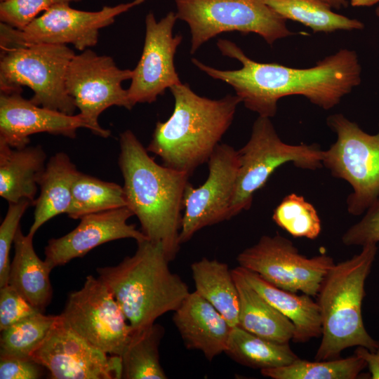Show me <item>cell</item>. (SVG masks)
I'll return each mask as SVG.
<instances>
[{"label":"cell","mask_w":379,"mask_h":379,"mask_svg":"<svg viewBox=\"0 0 379 379\" xmlns=\"http://www.w3.org/2000/svg\"><path fill=\"white\" fill-rule=\"evenodd\" d=\"M217 46L223 55L239 60L242 67L222 70L196 58L192 62L209 77L231 86L244 106L260 117H274L278 100L293 95L328 110L361 83V67L352 50L340 49L312 67L299 69L255 62L230 40L220 39Z\"/></svg>","instance_id":"obj_1"},{"label":"cell","mask_w":379,"mask_h":379,"mask_svg":"<svg viewBox=\"0 0 379 379\" xmlns=\"http://www.w3.org/2000/svg\"><path fill=\"white\" fill-rule=\"evenodd\" d=\"M119 166L127 206L147 239L162 244L170 261L179 251L183 197L190 175L158 164L130 130L120 134Z\"/></svg>","instance_id":"obj_2"},{"label":"cell","mask_w":379,"mask_h":379,"mask_svg":"<svg viewBox=\"0 0 379 379\" xmlns=\"http://www.w3.org/2000/svg\"><path fill=\"white\" fill-rule=\"evenodd\" d=\"M170 91L173 112L166 121L157 123L146 149L160 157L164 166L190 175L208 162L241 101L237 95L218 100L201 97L187 84L173 86Z\"/></svg>","instance_id":"obj_3"},{"label":"cell","mask_w":379,"mask_h":379,"mask_svg":"<svg viewBox=\"0 0 379 379\" xmlns=\"http://www.w3.org/2000/svg\"><path fill=\"white\" fill-rule=\"evenodd\" d=\"M137 244L132 256L115 266L96 270L132 331L146 328L165 313L174 312L190 293L186 283L170 270L162 244L148 239Z\"/></svg>","instance_id":"obj_4"},{"label":"cell","mask_w":379,"mask_h":379,"mask_svg":"<svg viewBox=\"0 0 379 379\" xmlns=\"http://www.w3.org/2000/svg\"><path fill=\"white\" fill-rule=\"evenodd\" d=\"M377 252L375 244L365 245L359 254L335 264L324 278L317 294L322 333L315 360L337 359L354 346L377 350L379 341L367 332L361 315L365 282Z\"/></svg>","instance_id":"obj_5"},{"label":"cell","mask_w":379,"mask_h":379,"mask_svg":"<svg viewBox=\"0 0 379 379\" xmlns=\"http://www.w3.org/2000/svg\"><path fill=\"white\" fill-rule=\"evenodd\" d=\"M75 53L65 44H31L1 53L0 89L10 93H34L29 99L36 105L72 115L77 109L68 94L65 78Z\"/></svg>","instance_id":"obj_6"},{"label":"cell","mask_w":379,"mask_h":379,"mask_svg":"<svg viewBox=\"0 0 379 379\" xmlns=\"http://www.w3.org/2000/svg\"><path fill=\"white\" fill-rule=\"evenodd\" d=\"M238 151L239 169L230 205V216L248 210L255 192L281 165L292 162L297 168L315 170L323 166L324 150L317 144L290 145L279 137L270 118L254 121L251 137Z\"/></svg>","instance_id":"obj_7"},{"label":"cell","mask_w":379,"mask_h":379,"mask_svg":"<svg viewBox=\"0 0 379 379\" xmlns=\"http://www.w3.org/2000/svg\"><path fill=\"white\" fill-rule=\"evenodd\" d=\"M176 16L190 29V53L215 36L230 32L255 33L270 45L295 34L286 20L262 0H173Z\"/></svg>","instance_id":"obj_8"},{"label":"cell","mask_w":379,"mask_h":379,"mask_svg":"<svg viewBox=\"0 0 379 379\" xmlns=\"http://www.w3.org/2000/svg\"><path fill=\"white\" fill-rule=\"evenodd\" d=\"M326 124L337 138L324 150L323 166L351 185L347 211L361 215L379 197V130L368 134L343 114L329 115Z\"/></svg>","instance_id":"obj_9"},{"label":"cell","mask_w":379,"mask_h":379,"mask_svg":"<svg viewBox=\"0 0 379 379\" xmlns=\"http://www.w3.org/2000/svg\"><path fill=\"white\" fill-rule=\"evenodd\" d=\"M131 69L119 68L112 58L90 48L75 54L67 68L65 86L79 114L95 135L108 138L111 132L98 123L100 114L112 106L131 109L128 90L122 83L131 79Z\"/></svg>","instance_id":"obj_10"},{"label":"cell","mask_w":379,"mask_h":379,"mask_svg":"<svg viewBox=\"0 0 379 379\" xmlns=\"http://www.w3.org/2000/svg\"><path fill=\"white\" fill-rule=\"evenodd\" d=\"M239 266L253 271L271 284L293 293L317 295L321 282L335 265L326 255L307 258L289 239L263 235L237 256Z\"/></svg>","instance_id":"obj_11"},{"label":"cell","mask_w":379,"mask_h":379,"mask_svg":"<svg viewBox=\"0 0 379 379\" xmlns=\"http://www.w3.org/2000/svg\"><path fill=\"white\" fill-rule=\"evenodd\" d=\"M60 315L79 335L109 355L121 356L132 333L113 294L99 278L88 275L71 292Z\"/></svg>","instance_id":"obj_12"},{"label":"cell","mask_w":379,"mask_h":379,"mask_svg":"<svg viewBox=\"0 0 379 379\" xmlns=\"http://www.w3.org/2000/svg\"><path fill=\"white\" fill-rule=\"evenodd\" d=\"M31 357L53 379H120V356L109 355L75 332L58 314L51 330Z\"/></svg>","instance_id":"obj_13"},{"label":"cell","mask_w":379,"mask_h":379,"mask_svg":"<svg viewBox=\"0 0 379 379\" xmlns=\"http://www.w3.org/2000/svg\"><path fill=\"white\" fill-rule=\"evenodd\" d=\"M208 176L199 187L188 182L184 192L180 244L202 228L231 218L230 205L239 166L238 151L219 144L208 161Z\"/></svg>","instance_id":"obj_14"},{"label":"cell","mask_w":379,"mask_h":379,"mask_svg":"<svg viewBox=\"0 0 379 379\" xmlns=\"http://www.w3.org/2000/svg\"><path fill=\"white\" fill-rule=\"evenodd\" d=\"M145 1L105 6L96 11L77 10L69 4H57L37 17L24 30L15 28L16 46L71 44L83 51L98 43L100 29L112 25L116 17Z\"/></svg>","instance_id":"obj_15"},{"label":"cell","mask_w":379,"mask_h":379,"mask_svg":"<svg viewBox=\"0 0 379 379\" xmlns=\"http://www.w3.org/2000/svg\"><path fill=\"white\" fill-rule=\"evenodd\" d=\"M177 20L175 13L171 11L159 21L152 12L147 14L142 55L127 89L133 107L137 103H152L167 88L182 83L174 65L182 39L181 35L173 34Z\"/></svg>","instance_id":"obj_16"},{"label":"cell","mask_w":379,"mask_h":379,"mask_svg":"<svg viewBox=\"0 0 379 379\" xmlns=\"http://www.w3.org/2000/svg\"><path fill=\"white\" fill-rule=\"evenodd\" d=\"M133 215L131 210L125 206L81 217L79 224L70 232L48 241L45 262L52 270L109 241L126 238L134 239L136 242L147 239L135 225L128 224Z\"/></svg>","instance_id":"obj_17"},{"label":"cell","mask_w":379,"mask_h":379,"mask_svg":"<svg viewBox=\"0 0 379 379\" xmlns=\"http://www.w3.org/2000/svg\"><path fill=\"white\" fill-rule=\"evenodd\" d=\"M21 91L1 92L0 140L13 148L27 146L29 135L47 133L75 138L79 128L88 129L79 114L70 115L39 106Z\"/></svg>","instance_id":"obj_18"},{"label":"cell","mask_w":379,"mask_h":379,"mask_svg":"<svg viewBox=\"0 0 379 379\" xmlns=\"http://www.w3.org/2000/svg\"><path fill=\"white\" fill-rule=\"evenodd\" d=\"M173 321L187 349L201 351L208 361L225 352L232 326L195 291L174 311Z\"/></svg>","instance_id":"obj_19"},{"label":"cell","mask_w":379,"mask_h":379,"mask_svg":"<svg viewBox=\"0 0 379 379\" xmlns=\"http://www.w3.org/2000/svg\"><path fill=\"white\" fill-rule=\"evenodd\" d=\"M46 154L41 145L13 148L0 140V196L8 203L34 205Z\"/></svg>","instance_id":"obj_20"},{"label":"cell","mask_w":379,"mask_h":379,"mask_svg":"<svg viewBox=\"0 0 379 379\" xmlns=\"http://www.w3.org/2000/svg\"><path fill=\"white\" fill-rule=\"evenodd\" d=\"M246 281L270 304L290 319L295 326L293 342L307 343L321 335L322 325L319 306L310 295H297L279 288L255 272L237 267Z\"/></svg>","instance_id":"obj_21"},{"label":"cell","mask_w":379,"mask_h":379,"mask_svg":"<svg viewBox=\"0 0 379 379\" xmlns=\"http://www.w3.org/2000/svg\"><path fill=\"white\" fill-rule=\"evenodd\" d=\"M32 239L28 234L25 235L20 227L18 228L13 241L15 255L10 265L8 284L44 312L53 295L49 278L51 270L36 255Z\"/></svg>","instance_id":"obj_22"},{"label":"cell","mask_w":379,"mask_h":379,"mask_svg":"<svg viewBox=\"0 0 379 379\" xmlns=\"http://www.w3.org/2000/svg\"><path fill=\"white\" fill-rule=\"evenodd\" d=\"M232 273L239 296L238 326L272 342L289 343L295 333L292 321L263 298L237 267Z\"/></svg>","instance_id":"obj_23"},{"label":"cell","mask_w":379,"mask_h":379,"mask_svg":"<svg viewBox=\"0 0 379 379\" xmlns=\"http://www.w3.org/2000/svg\"><path fill=\"white\" fill-rule=\"evenodd\" d=\"M79 172L66 153L58 152L49 159L39 181L40 193L33 205L34 221L29 235L34 237L48 220L67 213L71 204L72 185Z\"/></svg>","instance_id":"obj_24"},{"label":"cell","mask_w":379,"mask_h":379,"mask_svg":"<svg viewBox=\"0 0 379 379\" xmlns=\"http://www.w3.org/2000/svg\"><path fill=\"white\" fill-rule=\"evenodd\" d=\"M195 291L209 302L233 327L238 326L239 292L232 270L218 260L206 258L191 265Z\"/></svg>","instance_id":"obj_25"},{"label":"cell","mask_w":379,"mask_h":379,"mask_svg":"<svg viewBox=\"0 0 379 379\" xmlns=\"http://www.w3.org/2000/svg\"><path fill=\"white\" fill-rule=\"evenodd\" d=\"M225 353L238 364L260 371L286 366L299 358L288 343L266 340L238 326L231 328Z\"/></svg>","instance_id":"obj_26"},{"label":"cell","mask_w":379,"mask_h":379,"mask_svg":"<svg viewBox=\"0 0 379 379\" xmlns=\"http://www.w3.org/2000/svg\"><path fill=\"white\" fill-rule=\"evenodd\" d=\"M165 333L164 328L153 324L132 331L131 338L121 356L122 378L166 379L159 359V347Z\"/></svg>","instance_id":"obj_27"},{"label":"cell","mask_w":379,"mask_h":379,"mask_svg":"<svg viewBox=\"0 0 379 379\" xmlns=\"http://www.w3.org/2000/svg\"><path fill=\"white\" fill-rule=\"evenodd\" d=\"M286 20H291L310 27L314 32L362 29L364 25L332 11L322 0H262Z\"/></svg>","instance_id":"obj_28"},{"label":"cell","mask_w":379,"mask_h":379,"mask_svg":"<svg viewBox=\"0 0 379 379\" xmlns=\"http://www.w3.org/2000/svg\"><path fill=\"white\" fill-rule=\"evenodd\" d=\"M127 206L123 187L79 172L72 185V200L67 212L72 219Z\"/></svg>","instance_id":"obj_29"},{"label":"cell","mask_w":379,"mask_h":379,"mask_svg":"<svg viewBox=\"0 0 379 379\" xmlns=\"http://www.w3.org/2000/svg\"><path fill=\"white\" fill-rule=\"evenodd\" d=\"M366 366L365 361L354 354L315 361L298 358L288 365L263 369L260 373L273 379H354Z\"/></svg>","instance_id":"obj_30"},{"label":"cell","mask_w":379,"mask_h":379,"mask_svg":"<svg viewBox=\"0 0 379 379\" xmlns=\"http://www.w3.org/2000/svg\"><path fill=\"white\" fill-rule=\"evenodd\" d=\"M57 317L39 312L1 331L0 357H31L46 338Z\"/></svg>","instance_id":"obj_31"},{"label":"cell","mask_w":379,"mask_h":379,"mask_svg":"<svg viewBox=\"0 0 379 379\" xmlns=\"http://www.w3.org/2000/svg\"><path fill=\"white\" fill-rule=\"evenodd\" d=\"M272 220L293 237L314 239L321 230V220L314 206L295 193L282 199L274 211Z\"/></svg>","instance_id":"obj_32"},{"label":"cell","mask_w":379,"mask_h":379,"mask_svg":"<svg viewBox=\"0 0 379 379\" xmlns=\"http://www.w3.org/2000/svg\"><path fill=\"white\" fill-rule=\"evenodd\" d=\"M81 0H6L0 3V20L14 28L24 30L39 14L60 4Z\"/></svg>","instance_id":"obj_33"},{"label":"cell","mask_w":379,"mask_h":379,"mask_svg":"<svg viewBox=\"0 0 379 379\" xmlns=\"http://www.w3.org/2000/svg\"><path fill=\"white\" fill-rule=\"evenodd\" d=\"M32 203L22 199L16 203H9L6 214L0 226V288L8 284L10 271L9 254L12 243L20 220Z\"/></svg>","instance_id":"obj_34"},{"label":"cell","mask_w":379,"mask_h":379,"mask_svg":"<svg viewBox=\"0 0 379 379\" xmlns=\"http://www.w3.org/2000/svg\"><path fill=\"white\" fill-rule=\"evenodd\" d=\"M341 240L347 246L379 242V197L367 208L364 217L347 230Z\"/></svg>","instance_id":"obj_35"},{"label":"cell","mask_w":379,"mask_h":379,"mask_svg":"<svg viewBox=\"0 0 379 379\" xmlns=\"http://www.w3.org/2000/svg\"><path fill=\"white\" fill-rule=\"evenodd\" d=\"M39 312L9 284L0 288V331Z\"/></svg>","instance_id":"obj_36"},{"label":"cell","mask_w":379,"mask_h":379,"mask_svg":"<svg viewBox=\"0 0 379 379\" xmlns=\"http://www.w3.org/2000/svg\"><path fill=\"white\" fill-rule=\"evenodd\" d=\"M44 368L32 357H0L1 379H38Z\"/></svg>","instance_id":"obj_37"},{"label":"cell","mask_w":379,"mask_h":379,"mask_svg":"<svg viewBox=\"0 0 379 379\" xmlns=\"http://www.w3.org/2000/svg\"><path fill=\"white\" fill-rule=\"evenodd\" d=\"M354 354L365 361L372 379H379V345L377 350L371 352L364 347L358 346Z\"/></svg>","instance_id":"obj_38"},{"label":"cell","mask_w":379,"mask_h":379,"mask_svg":"<svg viewBox=\"0 0 379 379\" xmlns=\"http://www.w3.org/2000/svg\"><path fill=\"white\" fill-rule=\"evenodd\" d=\"M328 4L332 8L340 10L341 8H345L348 6V1L347 0H322Z\"/></svg>","instance_id":"obj_39"},{"label":"cell","mask_w":379,"mask_h":379,"mask_svg":"<svg viewBox=\"0 0 379 379\" xmlns=\"http://www.w3.org/2000/svg\"><path fill=\"white\" fill-rule=\"evenodd\" d=\"M378 2L379 0H350L352 6H371Z\"/></svg>","instance_id":"obj_40"},{"label":"cell","mask_w":379,"mask_h":379,"mask_svg":"<svg viewBox=\"0 0 379 379\" xmlns=\"http://www.w3.org/2000/svg\"><path fill=\"white\" fill-rule=\"evenodd\" d=\"M375 14L379 18V6L375 9Z\"/></svg>","instance_id":"obj_41"},{"label":"cell","mask_w":379,"mask_h":379,"mask_svg":"<svg viewBox=\"0 0 379 379\" xmlns=\"http://www.w3.org/2000/svg\"><path fill=\"white\" fill-rule=\"evenodd\" d=\"M4 1H6V0H0V2Z\"/></svg>","instance_id":"obj_42"}]
</instances>
